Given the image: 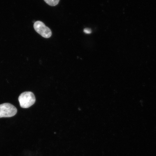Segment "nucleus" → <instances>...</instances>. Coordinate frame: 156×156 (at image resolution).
<instances>
[{"mask_svg":"<svg viewBox=\"0 0 156 156\" xmlns=\"http://www.w3.org/2000/svg\"><path fill=\"white\" fill-rule=\"evenodd\" d=\"M34 28L37 33L44 38H49L51 36V30L42 21H38L35 22Z\"/></svg>","mask_w":156,"mask_h":156,"instance_id":"obj_3","label":"nucleus"},{"mask_svg":"<svg viewBox=\"0 0 156 156\" xmlns=\"http://www.w3.org/2000/svg\"><path fill=\"white\" fill-rule=\"evenodd\" d=\"M18 100L20 106L23 108H28L34 104L36 98L34 94L30 91H26L21 93Z\"/></svg>","mask_w":156,"mask_h":156,"instance_id":"obj_1","label":"nucleus"},{"mask_svg":"<svg viewBox=\"0 0 156 156\" xmlns=\"http://www.w3.org/2000/svg\"><path fill=\"white\" fill-rule=\"evenodd\" d=\"M48 5L52 6H55L58 5L60 0H44Z\"/></svg>","mask_w":156,"mask_h":156,"instance_id":"obj_4","label":"nucleus"},{"mask_svg":"<svg viewBox=\"0 0 156 156\" xmlns=\"http://www.w3.org/2000/svg\"><path fill=\"white\" fill-rule=\"evenodd\" d=\"M84 31V32L86 33V34H89L91 33L90 30H89L88 29H85Z\"/></svg>","mask_w":156,"mask_h":156,"instance_id":"obj_5","label":"nucleus"},{"mask_svg":"<svg viewBox=\"0 0 156 156\" xmlns=\"http://www.w3.org/2000/svg\"><path fill=\"white\" fill-rule=\"evenodd\" d=\"M17 112L16 107L10 103H5L0 105V118L12 117Z\"/></svg>","mask_w":156,"mask_h":156,"instance_id":"obj_2","label":"nucleus"}]
</instances>
